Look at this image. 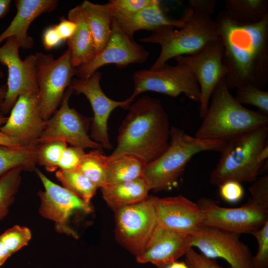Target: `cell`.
<instances>
[{
  "mask_svg": "<svg viewBox=\"0 0 268 268\" xmlns=\"http://www.w3.org/2000/svg\"><path fill=\"white\" fill-rule=\"evenodd\" d=\"M219 195L225 201L234 203L242 200L244 190L242 184L233 180L225 181L218 186Z\"/></svg>",
  "mask_w": 268,
  "mask_h": 268,
  "instance_id": "74e56055",
  "label": "cell"
},
{
  "mask_svg": "<svg viewBox=\"0 0 268 268\" xmlns=\"http://www.w3.org/2000/svg\"><path fill=\"white\" fill-rule=\"evenodd\" d=\"M35 55L42 115L47 121L60 105L66 89L76 74V68L72 64L68 49L57 58L41 52Z\"/></svg>",
  "mask_w": 268,
  "mask_h": 268,
  "instance_id": "ba28073f",
  "label": "cell"
},
{
  "mask_svg": "<svg viewBox=\"0 0 268 268\" xmlns=\"http://www.w3.org/2000/svg\"><path fill=\"white\" fill-rule=\"evenodd\" d=\"M192 247L191 235L167 229L160 223L152 239L139 255V263H150L158 268H164L185 255Z\"/></svg>",
  "mask_w": 268,
  "mask_h": 268,
  "instance_id": "ffe728a7",
  "label": "cell"
},
{
  "mask_svg": "<svg viewBox=\"0 0 268 268\" xmlns=\"http://www.w3.org/2000/svg\"><path fill=\"white\" fill-rule=\"evenodd\" d=\"M128 109L119 128L116 146L108 158L132 154L150 163L169 146L171 127L167 114L158 99L148 95Z\"/></svg>",
  "mask_w": 268,
  "mask_h": 268,
  "instance_id": "7a4b0ae2",
  "label": "cell"
},
{
  "mask_svg": "<svg viewBox=\"0 0 268 268\" xmlns=\"http://www.w3.org/2000/svg\"><path fill=\"white\" fill-rule=\"evenodd\" d=\"M57 0H16V13L8 26L0 34V44L9 37L15 39L20 48L29 49L34 40L28 35L32 22L41 14L54 11Z\"/></svg>",
  "mask_w": 268,
  "mask_h": 268,
  "instance_id": "44dd1931",
  "label": "cell"
},
{
  "mask_svg": "<svg viewBox=\"0 0 268 268\" xmlns=\"http://www.w3.org/2000/svg\"><path fill=\"white\" fill-rule=\"evenodd\" d=\"M134 91L129 97L132 101L138 95L153 91L176 97L184 94L190 99L200 102L201 93L197 81L190 68L177 62L155 69H141L133 74Z\"/></svg>",
  "mask_w": 268,
  "mask_h": 268,
  "instance_id": "9c48e42d",
  "label": "cell"
},
{
  "mask_svg": "<svg viewBox=\"0 0 268 268\" xmlns=\"http://www.w3.org/2000/svg\"><path fill=\"white\" fill-rule=\"evenodd\" d=\"M21 168L11 169L0 177V221L8 214L21 181Z\"/></svg>",
  "mask_w": 268,
  "mask_h": 268,
  "instance_id": "4dcf8cb0",
  "label": "cell"
},
{
  "mask_svg": "<svg viewBox=\"0 0 268 268\" xmlns=\"http://www.w3.org/2000/svg\"><path fill=\"white\" fill-rule=\"evenodd\" d=\"M79 5L91 31L96 55L104 48L111 34L113 18L110 6L108 2L101 4L87 0Z\"/></svg>",
  "mask_w": 268,
  "mask_h": 268,
  "instance_id": "d4e9b609",
  "label": "cell"
},
{
  "mask_svg": "<svg viewBox=\"0 0 268 268\" xmlns=\"http://www.w3.org/2000/svg\"><path fill=\"white\" fill-rule=\"evenodd\" d=\"M190 8L194 11L211 15L214 11L216 1L215 0H190Z\"/></svg>",
  "mask_w": 268,
  "mask_h": 268,
  "instance_id": "b9f144b4",
  "label": "cell"
},
{
  "mask_svg": "<svg viewBox=\"0 0 268 268\" xmlns=\"http://www.w3.org/2000/svg\"><path fill=\"white\" fill-rule=\"evenodd\" d=\"M241 104L251 105L257 107L262 114H268V92L252 83H246L236 88L234 97Z\"/></svg>",
  "mask_w": 268,
  "mask_h": 268,
  "instance_id": "836d02e7",
  "label": "cell"
},
{
  "mask_svg": "<svg viewBox=\"0 0 268 268\" xmlns=\"http://www.w3.org/2000/svg\"><path fill=\"white\" fill-rule=\"evenodd\" d=\"M67 18L76 24L73 34L67 41L73 66L78 67L90 61L95 55L93 38L80 5L70 9Z\"/></svg>",
  "mask_w": 268,
  "mask_h": 268,
  "instance_id": "603a6c76",
  "label": "cell"
},
{
  "mask_svg": "<svg viewBox=\"0 0 268 268\" xmlns=\"http://www.w3.org/2000/svg\"><path fill=\"white\" fill-rule=\"evenodd\" d=\"M37 144L32 146L14 148L0 145V177L8 171L21 168L32 171L37 164Z\"/></svg>",
  "mask_w": 268,
  "mask_h": 268,
  "instance_id": "4316f807",
  "label": "cell"
},
{
  "mask_svg": "<svg viewBox=\"0 0 268 268\" xmlns=\"http://www.w3.org/2000/svg\"><path fill=\"white\" fill-rule=\"evenodd\" d=\"M191 236L192 247L205 256L223 259L229 268H253V256L240 234L202 226Z\"/></svg>",
  "mask_w": 268,
  "mask_h": 268,
  "instance_id": "9a60e30c",
  "label": "cell"
},
{
  "mask_svg": "<svg viewBox=\"0 0 268 268\" xmlns=\"http://www.w3.org/2000/svg\"><path fill=\"white\" fill-rule=\"evenodd\" d=\"M149 55L142 45L127 35L113 19L111 34L104 48L87 63L76 68L75 75L79 78H87L106 65L115 64L124 67L143 63Z\"/></svg>",
  "mask_w": 268,
  "mask_h": 268,
  "instance_id": "e0dca14e",
  "label": "cell"
},
{
  "mask_svg": "<svg viewBox=\"0 0 268 268\" xmlns=\"http://www.w3.org/2000/svg\"><path fill=\"white\" fill-rule=\"evenodd\" d=\"M147 164L146 161L141 157L132 154H123L112 159L108 158L106 168L107 185L143 177Z\"/></svg>",
  "mask_w": 268,
  "mask_h": 268,
  "instance_id": "484cf974",
  "label": "cell"
},
{
  "mask_svg": "<svg viewBox=\"0 0 268 268\" xmlns=\"http://www.w3.org/2000/svg\"><path fill=\"white\" fill-rule=\"evenodd\" d=\"M210 103L195 136L227 142L243 134L268 126V116L246 108L227 88L225 78L214 89Z\"/></svg>",
  "mask_w": 268,
  "mask_h": 268,
  "instance_id": "3957f363",
  "label": "cell"
},
{
  "mask_svg": "<svg viewBox=\"0 0 268 268\" xmlns=\"http://www.w3.org/2000/svg\"><path fill=\"white\" fill-rule=\"evenodd\" d=\"M67 143L63 140H52L37 144V164L49 172L59 169V162Z\"/></svg>",
  "mask_w": 268,
  "mask_h": 268,
  "instance_id": "d6a6232c",
  "label": "cell"
},
{
  "mask_svg": "<svg viewBox=\"0 0 268 268\" xmlns=\"http://www.w3.org/2000/svg\"><path fill=\"white\" fill-rule=\"evenodd\" d=\"M101 72L96 71L87 78H73L68 88L88 100L93 112L90 136L103 148L109 150L113 148L108 132L109 117L117 108L128 109L133 101L129 98L116 101L108 97L101 88Z\"/></svg>",
  "mask_w": 268,
  "mask_h": 268,
  "instance_id": "5bb4252c",
  "label": "cell"
},
{
  "mask_svg": "<svg viewBox=\"0 0 268 268\" xmlns=\"http://www.w3.org/2000/svg\"><path fill=\"white\" fill-rule=\"evenodd\" d=\"M55 26L64 41H67L72 36L76 28L75 22L64 16L60 17L59 23Z\"/></svg>",
  "mask_w": 268,
  "mask_h": 268,
  "instance_id": "60d3db41",
  "label": "cell"
},
{
  "mask_svg": "<svg viewBox=\"0 0 268 268\" xmlns=\"http://www.w3.org/2000/svg\"><path fill=\"white\" fill-rule=\"evenodd\" d=\"M184 256L189 268H223L215 259L197 252L193 247L189 248Z\"/></svg>",
  "mask_w": 268,
  "mask_h": 268,
  "instance_id": "f35d334b",
  "label": "cell"
},
{
  "mask_svg": "<svg viewBox=\"0 0 268 268\" xmlns=\"http://www.w3.org/2000/svg\"><path fill=\"white\" fill-rule=\"evenodd\" d=\"M35 171L44 188L38 192L41 201L39 212L54 222L57 232L78 238L77 233L69 225L70 217L76 211L91 212L90 202L54 183L38 169Z\"/></svg>",
  "mask_w": 268,
  "mask_h": 268,
  "instance_id": "8fae6325",
  "label": "cell"
},
{
  "mask_svg": "<svg viewBox=\"0 0 268 268\" xmlns=\"http://www.w3.org/2000/svg\"><path fill=\"white\" fill-rule=\"evenodd\" d=\"M153 1V0H111L108 3L113 17L115 18L132 16Z\"/></svg>",
  "mask_w": 268,
  "mask_h": 268,
  "instance_id": "e575fe53",
  "label": "cell"
},
{
  "mask_svg": "<svg viewBox=\"0 0 268 268\" xmlns=\"http://www.w3.org/2000/svg\"><path fill=\"white\" fill-rule=\"evenodd\" d=\"M152 198L159 222L163 227L191 235L203 226L205 215L197 202L182 195Z\"/></svg>",
  "mask_w": 268,
  "mask_h": 268,
  "instance_id": "d6986e66",
  "label": "cell"
},
{
  "mask_svg": "<svg viewBox=\"0 0 268 268\" xmlns=\"http://www.w3.org/2000/svg\"><path fill=\"white\" fill-rule=\"evenodd\" d=\"M268 126L243 134L227 142L210 175V182L219 186L233 180L252 183L257 179L263 163L258 160L260 151L267 143Z\"/></svg>",
  "mask_w": 268,
  "mask_h": 268,
  "instance_id": "52a82bcc",
  "label": "cell"
},
{
  "mask_svg": "<svg viewBox=\"0 0 268 268\" xmlns=\"http://www.w3.org/2000/svg\"><path fill=\"white\" fill-rule=\"evenodd\" d=\"M225 11L235 20L253 24L268 15V0H225Z\"/></svg>",
  "mask_w": 268,
  "mask_h": 268,
  "instance_id": "83f0119b",
  "label": "cell"
},
{
  "mask_svg": "<svg viewBox=\"0 0 268 268\" xmlns=\"http://www.w3.org/2000/svg\"><path fill=\"white\" fill-rule=\"evenodd\" d=\"M56 176L63 187L87 202H90L98 189L77 170L58 169L56 172Z\"/></svg>",
  "mask_w": 268,
  "mask_h": 268,
  "instance_id": "f546056e",
  "label": "cell"
},
{
  "mask_svg": "<svg viewBox=\"0 0 268 268\" xmlns=\"http://www.w3.org/2000/svg\"><path fill=\"white\" fill-rule=\"evenodd\" d=\"M0 131L17 139L23 147L37 144L46 125L43 118L39 93L19 96Z\"/></svg>",
  "mask_w": 268,
  "mask_h": 268,
  "instance_id": "ac0fdd59",
  "label": "cell"
},
{
  "mask_svg": "<svg viewBox=\"0 0 268 268\" xmlns=\"http://www.w3.org/2000/svg\"><path fill=\"white\" fill-rule=\"evenodd\" d=\"M252 235L258 243V250L253 258V268H268V221Z\"/></svg>",
  "mask_w": 268,
  "mask_h": 268,
  "instance_id": "d590c367",
  "label": "cell"
},
{
  "mask_svg": "<svg viewBox=\"0 0 268 268\" xmlns=\"http://www.w3.org/2000/svg\"><path fill=\"white\" fill-rule=\"evenodd\" d=\"M11 3L10 0H0V19L4 17L9 12Z\"/></svg>",
  "mask_w": 268,
  "mask_h": 268,
  "instance_id": "ee69618b",
  "label": "cell"
},
{
  "mask_svg": "<svg viewBox=\"0 0 268 268\" xmlns=\"http://www.w3.org/2000/svg\"><path fill=\"white\" fill-rule=\"evenodd\" d=\"M164 268H189V267L185 262L175 261L169 264Z\"/></svg>",
  "mask_w": 268,
  "mask_h": 268,
  "instance_id": "7dc6e473",
  "label": "cell"
},
{
  "mask_svg": "<svg viewBox=\"0 0 268 268\" xmlns=\"http://www.w3.org/2000/svg\"><path fill=\"white\" fill-rule=\"evenodd\" d=\"M188 17L186 12L180 19L170 18L165 14L160 1L153 0L150 5L132 16L113 18L118 26L127 35L133 38L135 32L141 30L153 32L165 26L181 28L186 24Z\"/></svg>",
  "mask_w": 268,
  "mask_h": 268,
  "instance_id": "7402d4cb",
  "label": "cell"
},
{
  "mask_svg": "<svg viewBox=\"0 0 268 268\" xmlns=\"http://www.w3.org/2000/svg\"><path fill=\"white\" fill-rule=\"evenodd\" d=\"M115 212L118 241L136 257L147 247L159 225L152 197Z\"/></svg>",
  "mask_w": 268,
  "mask_h": 268,
  "instance_id": "30bf717a",
  "label": "cell"
},
{
  "mask_svg": "<svg viewBox=\"0 0 268 268\" xmlns=\"http://www.w3.org/2000/svg\"><path fill=\"white\" fill-rule=\"evenodd\" d=\"M85 154L83 148L73 146H67L60 158L59 169L68 171L77 170Z\"/></svg>",
  "mask_w": 268,
  "mask_h": 268,
  "instance_id": "8d00e7d4",
  "label": "cell"
},
{
  "mask_svg": "<svg viewBox=\"0 0 268 268\" xmlns=\"http://www.w3.org/2000/svg\"><path fill=\"white\" fill-rule=\"evenodd\" d=\"M187 66L195 77L200 89L199 116L203 119L207 112L211 95L218 83L225 78L228 70L224 63L221 41L209 43L200 52L174 58Z\"/></svg>",
  "mask_w": 268,
  "mask_h": 268,
  "instance_id": "7c38bea8",
  "label": "cell"
},
{
  "mask_svg": "<svg viewBox=\"0 0 268 268\" xmlns=\"http://www.w3.org/2000/svg\"><path fill=\"white\" fill-rule=\"evenodd\" d=\"M226 143L198 138L171 127L168 147L159 157L147 164L143 178L150 190H169L177 186L193 156L203 151L220 152Z\"/></svg>",
  "mask_w": 268,
  "mask_h": 268,
  "instance_id": "277c9868",
  "label": "cell"
},
{
  "mask_svg": "<svg viewBox=\"0 0 268 268\" xmlns=\"http://www.w3.org/2000/svg\"><path fill=\"white\" fill-rule=\"evenodd\" d=\"M187 11L188 19L183 27L176 29L163 27L139 39L141 42L157 44L161 47L160 54L150 69L162 67L172 58L195 54L209 43L221 40L216 21L210 14L190 7Z\"/></svg>",
  "mask_w": 268,
  "mask_h": 268,
  "instance_id": "8992f818",
  "label": "cell"
},
{
  "mask_svg": "<svg viewBox=\"0 0 268 268\" xmlns=\"http://www.w3.org/2000/svg\"><path fill=\"white\" fill-rule=\"evenodd\" d=\"M268 157V145L267 143L259 152L258 160L259 162L264 164Z\"/></svg>",
  "mask_w": 268,
  "mask_h": 268,
  "instance_id": "bcb514c9",
  "label": "cell"
},
{
  "mask_svg": "<svg viewBox=\"0 0 268 268\" xmlns=\"http://www.w3.org/2000/svg\"><path fill=\"white\" fill-rule=\"evenodd\" d=\"M215 21L228 70L227 88L250 83L263 89L268 82V15L258 22L243 24L224 10Z\"/></svg>",
  "mask_w": 268,
  "mask_h": 268,
  "instance_id": "6da1fadb",
  "label": "cell"
},
{
  "mask_svg": "<svg viewBox=\"0 0 268 268\" xmlns=\"http://www.w3.org/2000/svg\"><path fill=\"white\" fill-rule=\"evenodd\" d=\"M108 157L102 148L93 149L83 156L77 170L93 183L97 188L107 185L106 168Z\"/></svg>",
  "mask_w": 268,
  "mask_h": 268,
  "instance_id": "f1b7e54d",
  "label": "cell"
},
{
  "mask_svg": "<svg viewBox=\"0 0 268 268\" xmlns=\"http://www.w3.org/2000/svg\"><path fill=\"white\" fill-rule=\"evenodd\" d=\"M8 117H5L2 114H0V130L1 127L6 123Z\"/></svg>",
  "mask_w": 268,
  "mask_h": 268,
  "instance_id": "c3c4849f",
  "label": "cell"
},
{
  "mask_svg": "<svg viewBox=\"0 0 268 268\" xmlns=\"http://www.w3.org/2000/svg\"><path fill=\"white\" fill-rule=\"evenodd\" d=\"M102 197L114 211L141 202L148 197L150 188L143 177L117 184L107 185L101 189Z\"/></svg>",
  "mask_w": 268,
  "mask_h": 268,
  "instance_id": "cb8c5ba5",
  "label": "cell"
},
{
  "mask_svg": "<svg viewBox=\"0 0 268 268\" xmlns=\"http://www.w3.org/2000/svg\"><path fill=\"white\" fill-rule=\"evenodd\" d=\"M73 91L67 88L58 110L46 122L37 144L52 140H63L71 146L85 149L102 148V145L88 135L89 119L69 106Z\"/></svg>",
  "mask_w": 268,
  "mask_h": 268,
  "instance_id": "2e32d148",
  "label": "cell"
},
{
  "mask_svg": "<svg viewBox=\"0 0 268 268\" xmlns=\"http://www.w3.org/2000/svg\"><path fill=\"white\" fill-rule=\"evenodd\" d=\"M249 190L251 197L238 207L221 206L213 199L201 197L197 202L205 215L203 226L239 234H253L268 221V175L257 178Z\"/></svg>",
  "mask_w": 268,
  "mask_h": 268,
  "instance_id": "5b68a950",
  "label": "cell"
},
{
  "mask_svg": "<svg viewBox=\"0 0 268 268\" xmlns=\"http://www.w3.org/2000/svg\"><path fill=\"white\" fill-rule=\"evenodd\" d=\"M19 47L14 38H8L0 47V63L7 69V90L0 114L11 111L19 96L26 93H39L36 76L35 54L21 60Z\"/></svg>",
  "mask_w": 268,
  "mask_h": 268,
  "instance_id": "4fadbf2b",
  "label": "cell"
},
{
  "mask_svg": "<svg viewBox=\"0 0 268 268\" xmlns=\"http://www.w3.org/2000/svg\"><path fill=\"white\" fill-rule=\"evenodd\" d=\"M3 77V72L0 69V79ZM7 90L6 85L0 86V113H1Z\"/></svg>",
  "mask_w": 268,
  "mask_h": 268,
  "instance_id": "f6af8a7d",
  "label": "cell"
},
{
  "mask_svg": "<svg viewBox=\"0 0 268 268\" xmlns=\"http://www.w3.org/2000/svg\"><path fill=\"white\" fill-rule=\"evenodd\" d=\"M42 44L47 51L58 47L64 42L54 25L47 27L43 32Z\"/></svg>",
  "mask_w": 268,
  "mask_h": 268,
  "instance_id": "ab89813d",
  "label": "cell"
},
{
  "mask_svg": "<svg viewBox=\"0 0 268 268\" xmlns=\"http://www.w3.org/2000/svg\"><path fill=\"white\" fill-rule=\"evenodd\" d=\"M0 145L14 147H25L22 146L15 138L5 134L0 131Z\"/></svg>",
  "mask_w": 268,
  "mask_h": 268,
  "instance_id": "7bdbcfd3",
  "label": "cell"
},
{
  "mask_svg": "<svg viewBox=\"0 0 268 268\" xmlns=\"http://www.w3.org/2000/svg\"><path fill=\"white\" fill-rule=\"evenodd\" d=\"M28 238L24 230L16 225L0 235V267L13 254L27 244Z\"/></svg>",
  "mask_w": 268,
  "mask_h": 268,
  "instance_id": "1f68e13d",
  "label": "cell"
}]
</instances>
